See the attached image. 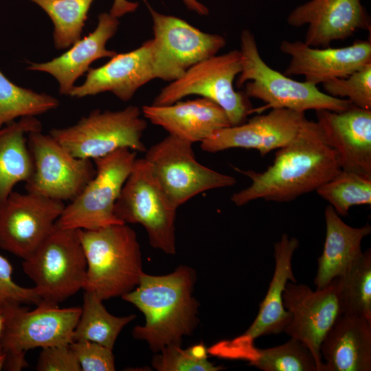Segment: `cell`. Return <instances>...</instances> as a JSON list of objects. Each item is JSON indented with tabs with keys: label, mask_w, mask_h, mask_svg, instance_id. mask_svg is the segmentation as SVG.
Wrapping results in <instances>:
<instances>
[{
	"label": "cell",
	"mask_w": 371,
	"mask_h": 371,
	"mask_svg": "<svg viewBox=\"0 0 371 371\" xmlns=\"http://www.w3.org/2000/svg\"><path fill=\"white\" fill-rule=\"evenodd\" d=\"M234 169L251 181L247 188L231 196L236 205L242 206L260 199L291 201L315 191L341 168L317 122L305 118L294 139L278 149L272 164L265 171Z\"/></svg>",
	"instance_id": "cell-1"
},
{
	"label": "cell",
	"mask_w": 371,
	"mask_h": 371,
	"mask_svg": "<svg viewBox=\"0 0 371 371\" xmlns=\"http://www.w3.org/2000/svg\"><path fill=\"white\" fill-rule=\"evenodd\" d=\"M196 280L195 270L186 265L164 276L144 273L137 286L122 296L145 316L144 325L135 326L133 336L146 341L155 352L170 345L181 346L183 337L190 335L198 324Z\"/></svg>",
	"instance_id": "cell-2"
},
{
	"label": "cell",
	"mask_w": 371,
	"mask_h": 371,
	"mask_svg": "<svg viewBox=\"0 0 371 371\" xmlns=\"http://www.w3.org/2000/svg\"><path fill=\"white\" fill-rule=\"evenodd\" d=\"M87 260L82 289L102 300L133 290L144 273L135 232L119 223L93 230L78 229Z\"/></svg>",
	"instance_id": "cell-3"
},
{
	"label": "cell",
	"mask_w": 371,
	"mask_h": 371,
	"mask_svg": "<svg viewBox=\"0 0 371 371\" xmlns=\"http://www.w3.org/2000/svg\"><path fill=\"white\" fill-rule=\"evenodd\" d=\"M241 71L236 85H245L247 98L259 99L265 105L253 112L268 109H286L304 113L308 110L341 111L352 104L346 99L332 97L315 85L295 80L269 67L262 58L255 36L249 30L240 34Z\"/></svg>",
	"instance_id": "cell-4"
},
{
	"label": "cell",
	"mask_w": 371,
	"mask_h": 371,
	"mask_svg": "<svg viewBox=\"0 0 371 371\" xmlns=\"http://www.w3.org/2000/svg\"><path fill=\"white\" fill-rule=\"evenodd\" d=\"M1 310L5 319L0 336L3 370L10 371L27 367L25 353L30 349L71 344L81 314L80 307L60 308L43 302L31 311L16 304H3Z\"/></svg>",
	"instance_id": "cell-5"
},
{
	"label": "cell",
	"mask_w": 371,
	"mask_h": 371,
	"mask_svg": "<svg viewBox=\"0 0 371 371\" xmlns=\"http://www.w3.org/2000/svg\"><path fill=\"white\" fill-rule=\"evenodd\" d=\"M22 266L41 302L58 306L84 286L87 260L78 229L54 225Z\"/></svg>",
	"instance_id": "cell-6"
},
{
	"label": "cell",
	"mask_w": 371,
	"mask_h": 371,
	"mask_svg": "<svg viewBox=\"0 0 371 371\" xmlns=\"http://www.w3.org/2000/svg\"><path fill=\"white\" fill-rule=\"evenodd\" d=\"M240 71L239 50L214 55L195 64L161 89L152 104L168 105L186 96L196 95L219 105L231 126L243 124L253 108L244 91H236L234 88V81Z\"/></svg>",
	"instance_id": "cell-7"
},
{
	"label": "cell",
	"mask_w": 371,
	"mask_h": 371,
	"mask_svg": "<svg viewBox=\"0 0 371 371\" xmlns=\"http://www.w3.org/2000/svg\"><path fill=\"white\" fill-rule=\"evenodd\" d=\"M177 208L146 159L137 158L115 204L116 218L124 223L142 225L153 247L167 254H175Z\"/></svg>",
	"instance_id": "cell-8"
},
{
	"label": "cell",
	"mask_w": 371,
	"mask_h": 371,
	"mask_svg": "<svg viewBox=\"0 0 371 371\" xmlns=\"http://www.w3.org/2000/svg\"><path fill=\"white\" fill-rule=\"evenodd\" d=\"M146 127L142 110L131 105L115 111L95 110L76 124L52 128L49 134L73 156L93 160L123 148L146 152L142 138Z\"/></svg>",
	"instance_id": "cell-9"
},
{
	"label": "cell",
	"mask_w": 371,
	"mask_h": 371,
	"mask_svg": "<svg viewBox=\"0 0 371 371\" xmlns=\"http://www.w3.org/2000/svg\"><path fill=\"white\" fill-rule=\"evenodd\" d=\"M127 148L93 159L95 175L83 190L65 205L55 226L93 230L124 223L114 214V206L137 159Z\"/></svg>",
	"instance_id": "cell-10"
},
{
	"label": "cell",
	"mask_w": 371,
	"mask_h": 371,
	"mask_svg": "<svg viewBox=\"0 0 371 371\" xmlns=\"http://www.w3.org/2000/svg\"><path fill=\"white\" fill-rule=\"evenodd\" d=\"M144 158L177 207L200 193L236 183L234 177L201 164L192 144L170 135L147 149Z\"/></svg>",
	"instance_id": "cell-11"
},
{
	"label": "cell",
	"mask_w": 371,
	"mask_h": 371,
	"mask_svg": "<svg viewBox=\"0 0 371 371\" xmlns=\"http://www.w3.org/2000/svg\"><path fill=\"white\" fill-rule=\"evenodd\" d=\"M146 4L153 20L156 78L174 81L225 46L226 40L221 35L202 32L180 18L157 12L146 1Z\"/></svg>",
	"instance_id": "cell-12"
},
{
	"label": "cell",
	"mask_w": 371,
	"mask_h": 371,
	"mask_svg": "<svg viewBox=\"0 0 371 371\" xmlns=\"http://www.w3.org/2000/svg\"><path fill=\"white\" fill-rule=\"evenodd\" d=\"M27 145L33 161L32 174L25 186L27 192L70 202L95 175L91 159L73 156L49 134L30 133Z\"/></svg>",
	"instance_id": "cell-13"
},
{
	"label": "cell",
	"mask_w": 371,
	"mask_h": 371,
	"mask_svg": "<svg viewBox=\"0 0 371 371\" xmlns=\"http://www.w3.org/2000/svg\"><path fill=\"white\" fill-rule=\"evenodd\" d=\"M282 300L285 309L291 315L284 332L302 342L313 355L317 371H323L321 344L333 324L344 314L337 277L325 288L315 291L304 284L288 282Z\"/></svg>",
	"instance_id": "cell-14"
},
{
	"label": "cell",
	"mask_w": 371,
	"mask_h": 371,
	"mask_svg": "<svg viewBox=\"0 0 371 371\" xmlns=\"http://www.w3.org/2000/svg\"><path fill=\"white\" fill-rule=\"evenodd\" d=\"M65 205L37 194L12 192L0 207V248L27 258L53 229Z\"/></svg>",
	"instance_id": "cell-15"
},
{
	"label": "cell",
	"mask_w": 371,
	"mask_h": 371,
	"mask_svg": "<svg viewBox=\"0 0 371 371\" xmlns=\"http://www.w3.org/2000/svg\"><path fill=\"white\" fill-rule=\"evenodd\" d=\"M305 118L304 113L271 109L243 124L215 131L201 142V148L211 153L234 148L255 149L265 156L291 142Z\"/></svg>",
	"instance_id": "cell-16"
},
{
	"label": "cell",
	"mask_w": 371,
	"mask_h": 371,
	"mask_svg": "<svg viewBox=\"0 0 371 371\" xmlns=\"http://www.w3.org/2000/svg\"><path fill=\"white\" fill-rule=\"evenodd\" d=\"M286 21L295 27L308 25L304 42L314 47H327L359 30L371 29L361 0H310L293 9Z\"/></svg>",
	"instance_id": "cell-17"
},
{
	"label": "cell",
	"mask_w": 371,
	"mask_h": 371,
	"mask_svg": "<svg viewBox=\"0 0 371 371\" xmlns=\"http://www.w3.org/2000/svg\"><path fill=\"white\" fill-rule=\"evenodd\" d=\"M280 49L291 58L284 74L303 76L305 82L315 86L347 77L371 63L370 40L337 48H318L304 41L284 40Z\"/></svg>",
	"instance_id": "cell-18"
},
{
	"label": "cell",
	"mask_w": 371,
	"mask_h": 371,
	"mask_svg": "<svg viewBox=\"0 0 371 371\" xmlns=\"http://www.w3.org/2000/svg\"><path fill=\"white\" fill-rule=\"evenodd\" d=\"M316 117L341 170L371 177V110L352 105L341 111H316Z\"/></svg>",
	"instance_id": "cell-19"
},
{
	"label": "cell",
	"mask_w": 371,
	"mask_h": 371,
	"mask_svg": "<svg viewBox=\"0 0 371 371\" xmlns=\"http://www.w3.org/2000/svg\"><path fill=\"white\" fill-rule=\"evenodd\" d=\"M299 247V240L284 234L274 243L275 269L267 294L260 304L258 313L249 328L241 335L215 344L225 348L249 347L261 336L278 335L284 331L291 315L283 305L282 293L286 283L297 282L292 268V259Z\"/></svg>",
	"instance_id": "cell-20"
},
{
	"label": "cell",
	"mask_w": 371,
	"mask_h": 371,
	"mask_svg": "<svg viewBox=\"0 0 371 371\" xmlns=\"http://www.w3.org/2000/svg\"><path fill=\"white\" fill-rule=\"evenodd\" d=\"M155 78L150 39L134 50L116 54L101 67L89 69L85 81L74 86L69 96L80 98L109 91L126 102L140 87Z\"/></svg>",
	"instance_id": "cell-21"
},
{
	"label": "cell",
	"mask_w": 371,
	"mask_h": 371,
	"mask_svg": "<svg viewBox=\"0 0 371 371\" xmlns=\"http://www.w3.org/2000/svg\"><path fill=\"white\" fill-rule=\"evenodd\" d=\"M141 110L151 123L191 144L202 142L215 131L231 126L224 110L204 98L164 106L146 105Z\"/></svg>",
	"instance_id": "cell-22"
},
{
	"label": "cell",
	"mask_w": 371,
	"mask_h": 371,
	"mask_svg": "<svg viewBox=\"0 0 371 371\" xmlns=\"http://www.w3.org/2000/svg\"><path fill=\"white\" fill-rule=\"evenodd\" d=\"M118 26V18L110 12L101 13L93 32L74 43L68 51L46 63H30L27 69L51 74L59 84V93L69 95L76 80L88 71L93 61L111 58L117 54L107 49L106 44L115 35Z\"/></svg>",
	"instance_id": "cell-23"
},
{
	"label": "cell",
	"mask_w": 371,
	"mask_h": 371,
	"mask_svg": "<svg viewBox=\"0 0 371 371\" xmlns=\"http://www.w3.org/2000/svg\"><path fill=\"white\" fill-rule=\"evenodd\" d=\"M323 371L371 370V320L342 314L320 346Z\"/></svg>",
	"instance_id": "cell-24"
},
{
	"label": "cell",
	"mask_w": 371,
	"mask_h": 371,
	"mask_svg": "<svg viewBox=\"0 0 371 371\" xmlns=\"http://www.w3.org/2000/svg\"><path fill=\"white\" fill-rule=\"evenodd\" d=\"M324 217L326 238L314 279L317 290L325 288L334 278L344 273L362 254L361 242L371 233L369 223L361 227L345 223L330 205L325 209Z\"/></svg>",
	"instance_id": "cell-25"
},
{
	"label": "cell",
	"mask_w": 371,
	"mask_h": 371,
	"mask_svg": "<svg viewBox=\"0 0 371 371\" xmlns=\"http://www.w3.org/2000/svg\"><path fill=\"white\" fill-rule=\"evenodd\" d=\"M35 117H23L0 128V207L20 182H26L33 172L27 135L41 131Z\"/></svg>",
	"instance_id": "cell-26"
},
{
	"label": "cell",
	"mask_w": 371,
	"mask_h": 371,
	"mask_svg": "<svg viewBox=\"0 0 371 371\" xmlns=\"http://www.w3.org/2000/svg\"><path fill=\"white\" fill-rule=\"evenodd\" d=\"M207 352L221 359L244 360L263 371H317L310 350L293 338L282 345L265 349L254 345L237 348L212 345L207 348Z\"/></svg>",
	"instance_id": "cell-27"
},
{
	"label": "cell",
	"mask_w": 371,
	"mask_h": 371,
	"mask_svg": "<svg viewBox=\"0 0 371 371\" xmlns=\"http://www.w3.org/2000/svg\"><path fill=\"white\" fill-rule=\"evenodd\" d=\"M102 300L85 291L81 314L75 328L74 341H89L113 349L122 328L135 319V315L116 317L107 311Z\"/></svg>",
	"instance_id": "cell-28"
},
{
	"label": "cell",
	"mask_w": 371,
	"mask_h": 371,
	"mask_svg": "<svg viewBox=\"0 0 371 371\" xmlns=\"http://www.w3.org/2000/svg\"><path fill=\"white\" fill-rule=\"evenodd\" d=\"M344 314L371 320V250L362 254L337 277Z\"/></svg>",
	"instance_id": "cell-29"
},
{
	"label": "cell",
	"mask_w": 371,
	"mask_h": 371,
	"mask_svg": "<svg viewBox=\"0 0 371 371\" xmlns=\"http://www.w3.org/2000/svg\"><path fill=\"white\" fill-rule=\"evenodd\" d=\"M50 17L53 38L58 49L70 47L80 39L87 13L93 0H30Z\"/></svg>",
	"instance_id": "cell-30"
},
{
	"label": "cell",
	"mask_w": 371,
	"mask_h": 371,
	"mask_svg": "<svg viewBox=\"0 0 371 371\" xmlns=\"http://www.w3.org/2000/svg\"><path fill=\"white\" fill-rule=\"evenodd\" d=\"M58 105L56 98L19 87L0 71V128L17 118L35 117Z\"/></svg>",
	"instance_id": "cell-31"
},
{
	"label": "cell",
	"mask_w": 371,
	"mask_h": 371,
	"mask_svg": "<svg viewBox=\"0 0 371 371\" xmlns=\"http://www.w3.org/2000/svg\"><path fill=\"white\" fill-rule=\"evenodd\" d=\"M342 216L352 206L371 205V177L340 170L315 190Z\"/></svg>",
	"instance_id": "cell-32"
},
{
	"label": "cell",
	"mask_w": 371,
	"mask_h": 371,
	"mask_svg": "<svg viewBox=\"0 0 371 371\" xmlns=\"http://www.w3.org/2000/svg\"><path fill=\"white\" fill-rule=\"evenodd\" d=\"M322 85L326 94L346 99L357 107L371 110V63L347 77Z\"/></svg>",
	"instance_id": "cell-33"
},
{
	"label": "cell",
	"mask_w": 371,
	"mask_h": 371,
	"mask_svg": "<svg viewBox=\"0 0 371 371\" xmlns=\"http://www.w3.org/2000/svg\"><path fill=\"white\" fill-rule=\"evenodd\" d=\"M159 352L152 360L153 367L158 371H218L225 369L207 359L194 357L188 348L183 350L179 346H168Z\"/></svg>",
	"instance_id": "cell-34"
},
{
	"label": "cell",
	"mask_w": 371,
	"mask_h": 371,
	"mask_svg": "<svg viewBox=\"0 0 371 371\" xmlns=\"http://www.w3.org/2000/svg\"><path fill=\"white\" fill-rule=\"evenodd\" d=\"M81 371H114L113 349L89 341H74L70 344Z\"/></svg>",
	"instance_id": "cell-35"
},
{
	"label": "cell",
	"mask_w": 371,
	"mask_h": 371,
	"mask_svg": "<svg viewBox=\"0 0 371 371\" xmlns=\"http://www.w3.org/2000/svg\"><path fill=\"white\" fill-rule=\"evenodd\" d=\"M12 273L10 262L0 255V305H38L42 300L34 288H25L17 284L12 280Z\"/></svg>",
	"instance_id": "cell-36"
},
{
	"label": "cell",
	"mask_w": 371,
	"mask_h": 371,
	"mask_svg": "<svg viewBox=\"0 0 371 371\" xmlns=\"http://www.w3.org/2000/svg\"><path fill=\"white\" fill-rule=\"evenodd\" d=\"M69 345L54 346L42 348L36 370L38 371H81L78 361Z\"/></svg>",
	"instance_id": "cell-37"
},
{
	"label": "cell",
	"mask_w": 371,
	"mask_h": 371,
	"mask_svg": "<svg viewBox=\"0 0 371 371\" xmlns=\"http://www.w3.org/2000/svg\"><path fill=\"white\" fill-rule=\"evenodd\" d=\"M138 7V3L128 0H113L110 13L119 18L127 13L134 12Z\"/></svg>",
	"instance_id": "cell-38"
},
{
	"label": "cell",
	"mask_w": 371,
	"mask_h": 371,
	"mask_svg": "<svg viewBox=\"0 0 371 371\" xmlns=\"http://www.w3.org/2000/svg\"><path fill=\"white\" fill-rule=\"evenodd\" d=\"M186 7L200 15H207L208 8L197 0H182Z\"/></svg>",
	"instance_id": "cell-39"
},
{
	"label": "cell",
	"mask_w": 371,
	"mask_h": 371,
	"mask_svg": "<svg viewBox=\"0 0 371 371\" xmlns=\"http://www.w3.org/2000/svg\"><path fill=\"white\" fill-rule=\"evenodd\" d=\"M4 322H5V319H4L3 315L2 312H1V305H0V336H1V333H2L3 330Z\"/></svg>",
	"instance_id": "cell-40"
},
{
	"label": "cell",
	"mask_w": 371,
	"mask_h": 371,
	"mask_svg": "<svg viewBox=\"0 0 371 371\" xmlns=\"http://www.w3.org/2000/svg\"><path fill=\"white\" fill-rule=\"evenodd\" d=\"M5 361V355L3 353L0 355V370H3Z\"/></svg>",
	"instance_id": "cell-41"
},
{
	"label": "cell",
	"mask_w": 371,
	"mask_h": 371,
	"mask_svg": "<svg viewBox=\"0 0 371 371\" xmlns=\"http://www.w3.org/2000/svg\"><path fill=\"white\" fill-rule=\"evenodd\" d=\"M3 354V350H2V348L0 346V355H1Z\"/></svg>",
	"instance_id": "cell-42"
}]
</instances>
